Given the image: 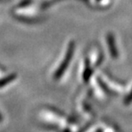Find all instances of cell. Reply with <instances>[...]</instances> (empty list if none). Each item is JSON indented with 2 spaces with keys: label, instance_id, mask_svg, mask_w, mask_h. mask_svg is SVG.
I'll return each mask as SVG.
<instances>
[{
  "label": "cell",
  "instance_id": "6da1fadb",
  "mask_svg": "<svg viewBox=\"0 0 132 132\" xmlns=\"http://www.w3.org/2000/svg\"><path fill=\"white\" fill-rule=\"evenodd\" d=\"M109 48H110V51H111V53L112 55H117L116 54V50L114 48V45H113V39H109Z\"/></svg>",
  "mask_w": 132,
  "mask_h": 132
}]
</instances>
